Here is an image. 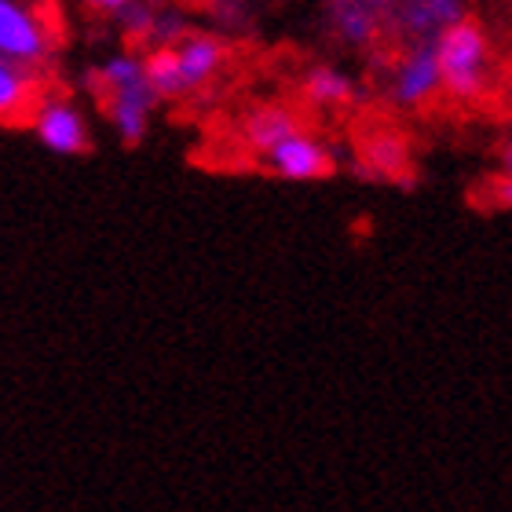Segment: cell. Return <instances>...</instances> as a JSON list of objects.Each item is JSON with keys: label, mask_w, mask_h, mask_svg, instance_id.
Masks as SVG:
<instances>
[{"label": "cell", "mask_w": 512, "mask_h": 512, "mask_svg": "<svg viewBox=\"0 0 512 512\" xmlns=\"http://www.w3.org/2000/svg\"><path fill=\"white\" fill-rule=\"evenodd\" d=\"M337 19H341V30L352 37V41H366L370 30H374V15L363 8V4H355V0H344L341 11H337Z\"/></svg>", "instance_id": "obj_12"}, {"label": "cell", "mask_w": 512, "mask_h": 512, "mask_svg": "<svg viewBox=\"0 0 512 512\" xmlns=\"http://www.w3.org/2000/svg\"><path fill=\"white\" fill-rule=\"evenodd\" d=\"M41 136L44 143L59 154H77V150H85V125L77 121L74 110L66 107H48L41 114Z\"/></svg>", "instance_id": "obj_5"}, {"label": "cell", "mask_w": 512, "mask_h": 512, "mask_svg": "<svg viewBox=\"0 0 512 512\" xmlns=\"http://www.w3.org/2000/svg\"><path fill=\"white\" fill-rule=\"evenodd\" d=\"M289 139H293V118H289L286 110L264 107L249 118V143L256 150H278Z\"/></svg>", "instance_id": "obj_7"}, {"label": "cell", "mask_w": 512, "mask_h": 512, "mask_svg": "<svg viewBox=\"0 0 512 512\" xmlns=\"http://www.w3.org/2000/svg\"><path fill=\"white\" fill-rule=\"evenodd\" d=\"M363 176H392V180H403L406 172V139L395 136V132H377L363 143V165H359Z\"/></svg>", "instance_id": "obj_4"}, {"label": "cell", "mask_w": 512, "mask_h": 512, "mask_svg": "<svg viewBox=\"0 0 512 512\" xmlns=\"http://www.w3.org/2000/svg\"><path fill=\"white\" fill-rule=\"evenodd\" d=\"M458 19V0H410L406 4V22L414 30H436Z\"/></svg>", "instance_id": "obj_10"}, {"label": "cell", "mask_w": 512, "mask_h": 512, "mask_svg": "<svg viewBox=\"0 0 512 512\" xmlns=\"http://www.w3.org/2000/svg\"><path fill=\"white\" fill-rule=\"evenodd\" d=\"M92 4H99V8H107V11H118V8H125V0H92Z\"/></svg>", "instance_id": "obj_18"}, {"label": "cell", "mask_w": 512, "mask_h": 512, "mask_svg": "<svg viewBox=\"0 0 512 512\" xmlns=\"http://www.w3.org/2000/svg\"><path fill=\"white\" fill-rule=\"evenodd\" d=\"M103 77H107L114 88H125V85H132V81L143 77V66H139L136 59H114V63L103 70Z\"/></svg>", "instance_id": "obj_14"}, {"label": "cell", "mask_w": 512, "mask_h": 512, "mask_svg": "<svg viewBox=\"0 0 512 512\" xmlns=\"http://www.w3.org/2000/svg\"><path fill=\"white\" fill-rule=\"evenodd\" d=\"M0 52L15 55V59H33L41 55V33L33 19L11 0H0Z\"/></svg>", "instance_id": "obj_3"}, {"label": "cell", "mask_w": 512, "mask_h": 512, "mask_svg": "<svg viewBox=\"0 0 512 512\" xmlns=\"http://www.w3.org/2000/svg\"><path fill=\"white\" fill-rule=\"evenodd\" d=\"M487 191H491V202L498 205V209H512V180L509 176H494V180L487 183Z\"/></svg>", "instance_id": "obj_15"}, {"label": "cell", "mask_w": 512, "mask_h": 512, "mask_svg": "<svg viewBox=\"0 0 512 512\" xmlns=\"http://www.w3.org/2000/svg\"><path fill=\"white\" fill-rule=\"evenodd\" d=\"M483 33L476 22H454L443 37H439L436 59H439V77L447 81L454 96H476L483 85Z\"/></svg>", "instance_id": "obj_1"}, {"label": "cell", "mask_w": 512, "mask_h": 512, "mask_svg": "<svg viewBox=\"0 0 512 512\" xmlns=\"http://www.w3.org/2000/svg\"><path fill=\"white\" fill-rule=\"evenodd\" d=\"M216 63H220V44L209 41V37H194V41H187V48L180 52V66H183V81H187V88L213 74Z\"/></svg>", "instance_id": "obj_9"}, {"label": "cell", "mask_w": 512, "mask_h": 512, "mask_svg": "<svg viewBox=\"0 0 512 512\" xmlns=\"http://www.w3.org/2000/svg\"><path fill=\"white\" fill-rule=\"evenodd\" d=\"M439 81V59L432 48H421V52L403 66V74H399V99L403 103H417V99H425Z\"/></svg>", "instance_id": "obj_6"}, {"label": "cell", "mask_w": 512, "mask_h": 512, "mask_svg": "<svg viewBox=\"0 0 512 512\" xmlns=\"http://www.w3.org/2000/svg\"><path fill=\"white\" fill-rule=\"evenodd\" d=\"M150 30H154V19H150L147 11H143V8L128 11V33H132V37H136V33H139V37H147Z\"/></svg>", "instance_id": "obj_16"}, {"label": "cell", "mask_w": 512, "mask_h": 512, "mask_svg": "<svg viewBox=\"0 0 512 512\" xmlns=\"http://www.w3.org/2000/svg\"><path fill=\"white\" fill-rule=\"evenodd\" d=\"M271 165H275L278 176H286V180H319V176H330L333 172L330 154H326L319 143L300 139V136H293L289 143L271 150Z\"/></svg>", "instance_id": "obj_2"}, {"label": "cell", "mask_w": 512, "mask_h": 512, "mask_svg": "<svg viewBox=\"0 0 512 512\" xmlns=\"http://www.w3.org/2000/svg\"><path fill=\"white\" fill-rule=\"evenodd\" d=\"M143 77H147V85L161 96H169V92H183L187 81H183V66H180V52H172V48H158V52L150 55L147 66H143Z\"/></svg>", "instance_id": "obj_8"}, {"label": "cell", "mask_w": 512, "mask_h": 512, "mask_svg": "<svg viewBox=\"0 0 512 512\" xmlns=\"http://www.w3.org/2000/svg\"><path fill=\"white\" fill-rule=\"evenodd\" d=\"M308 92L322 103H341V99L352 96V85H348V77L333 74V70H315L308 77Z\"/></svg>", "instance_id": "obj_11"}, {"label": "cell", "mask_w": 512, "mask_h": 512, "mask_svg": "<svg viewBox=\"0 0 512 512\" xmlns=\"http://www.w3.org/2000/svg\"><path fill=\"white\" fill-rule=\"evenodd\" d=\"M26 103V81L8 63H0V114L19 110Z\"/></svg>", "instance_id": "obj_13"}, {"label": "cell", "mask_w": 512, "mask_h": 512, "mask_svg": "<svg viewBox=\"0 0 512 512\" xmlns=\"http://www.w3.org/2000/svg\"><path fill=\"white\" fill-rule=\"evenodd\" d=\"M502 165H505V172H502V176H509V180H512V143L502 150Z\"/></svg>", "instance_id": "obj_17"}]
</instances>
